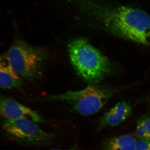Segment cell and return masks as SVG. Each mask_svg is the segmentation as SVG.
Masks as SVG:
<instances>
[{
  "label": "cell",
  "mask_w": 150,
  "mask_h": 150,
  "mask_svg": "<svg viewBox=\"0 0 150 150\" xmlns=\"http://www.w3.org/2000/svg\"><path fill=\"white\" fill-rule=\"evenodd\" d=\"M92 13L100 25L114 35L150 46V16L129 6L98 4Z\"/></svg>",
  "instance_id": "cell-1"
},
{
  "label": "cell",
  "mask_w": 150,
  "mask_h": 150,
  "mask_svg": "<svg viewBox=\"0 0 150 150\" xmlns=\"http://www.w3.org/2000/svg\"><path fill=\"white\" fill-rule=\"evenodd\" d=\"M68 52L76 72L88 82H99L111 71L110 62L84 38H79L71 41Z\"/></svg>",
  "instance_id": "cell-2"
},
{
  "label": "cell",
  "mask_w": 150,
  "mask_h": 150,
  "mask_svg": "<svg viewBox=\"0 0 150 150\" xmlns=\"http://www.w3.org/2000/svg\"><path fill=\"white\" fill-rule=\"evenodd\" d=\"M4 56L21 77L34 80L42 74L47 54L43 49L17 38Z\"/></svg>",
  "instance_id": "cell-3"
},
{
  "label": "cell",
  "mask_w": 150,
  "mask_h": 150,
  "mask_svg": "<svg viewBox=\"0 0 150 150\" xmlns=\"http://www.w3.org/2000/svg\"><path fill=\"white\" fill-rule=\"evenodd\" d=\"M112 93L111 91L108 89L89 85L80 90L70 91L41 100L50 102H64L78 114L89 116L99 112L107 103Z\"/></svg>",
  "instance_id": "cell-4"
},
{
  "label": "cell",
  "mask_w": 150,
  "mask_h": 150,
  "mask_svg": "<svg viewBox=\"0 0 150 150\" xmlns=\"http://www.w3.org/2000/svg\"><path fill=\"white\" fill-rule=\"evenodd\" d=\"M3 131L11 139L26 146H42L50 143L53 136L40 129L36 123L28 120H5Z\"/></svg>",
  "instance_id": "cell-5"
},
{
  "label": "cell",
  "mask_w": 150,
  "mask_h": 150,
  "mask_svg": "<svg viewBox=\"0 0 150 150\" xmlns=\"http://www.w3.org/2000/svg\"><path fill=\"white\" fill-rule=\"evenodd\" d=\"M0 113L5 120L8 121L25 120L36 123L44 121L36 111L15 100L4 96L1 97Z\"/></svg>",
  "instance_id": "cell-6"
},
{
  "label": "cell",
  "mask_w": 150,
  "mask_h": 150,
  "mask_svg": "<svg viewBox=\"0 0 150 150\" xmlns=\"http://www.w3.org/2000/svg\"><path fill=\"white\" fill-rule=\"evenodd\" d=\"M132 112V106L129 103L125 101L118 102L100 118L97 130L118 126L126 121Z\"/></svg>",
  "instance_id": "cell-7"
},
{
  "label": "cell",
  "mask_w": 150,
  "mask_h": 150,
  "mask_svg": "<svg viewBox=\"0 0 150 150\" xmlns=\"http://www.w3.org/2000/svg\"><path fill=\"white\" fill-rule=\"evenodd\" d=\"M23 84L21 77L13 69L4 56L0 63V86L4 89L18 88Z\"/></svg>",
  "instance_id": "cell-8"
},
{
  "label": "cell",
  "mask_w": 150,
  "mask_h": 150,
  "mask_svg": "<svg viewBox=\"0 0 150 150\" xmlns=\"http://www.w3.org/2000/svg\"><path fill=\"white\" fill-rule=\"evenodd\" d=\"M137 140L131 134L112 137L105 142L103 150H135Z\"/></svg>",
  "instance_id": "cell-9"
},
{
  "label": "cell",
  "mask_w": 150,
  "mask_h": 150,
  "mask_svg": "<svg viewBox=\"0 0 150 150\" xmlns=\"http://www.w3.org/2000/svg\"><path fill=\"white\" fill-rule=\"evenodd\" d=\"M138 122L142 123L150 139V115L146 113L138 118Z\"/></svg>",
  "instance_id": "cell-10"
},
{
  "label": "cell",
  "mask_w": 150,
  "mask_h": 150,
  "mask_svg": "<svg viewBox=\"0 0 150 150\" xmlns=\"http://www.w3.org/2000/svg\"><path fill=\"white\" fill-rule=\"evenodd\" d=\"M135 150H150V140L138 139L136 141Z\"/></svg>",
  "instance_id": "cell-11"
},
{
  "label": "cell",
  "mask_w": 150,
  "mask_h": 150,
  "mask_svg": "<svg viewBox=\"0 0 150 150\" xmlns=\"http://www.w3.org/2000/svg\"><path fill=\"white\" fill-rule=\"evenodd\" d=\"M50 150H77L74 149H51Z\"/></svg>",
  "instance_id": "cell-12"
}]
</instances>
